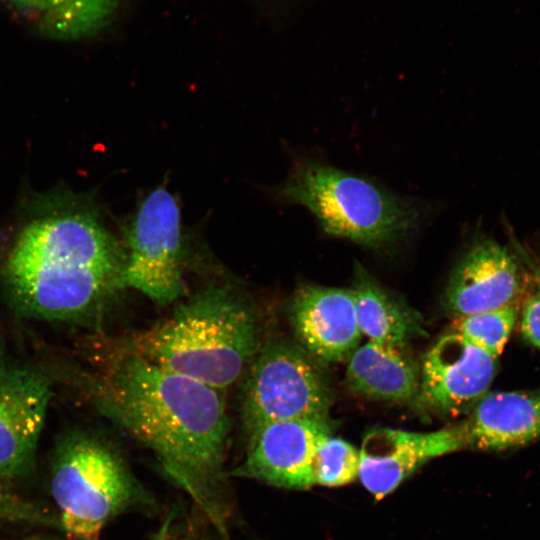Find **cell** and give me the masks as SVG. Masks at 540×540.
I'll return each mask as SVG.
<instances>
[{"label": "cell", "instance_id": "obj_1", "mask_svg": "<svg viewBox=\"0 0 540 540\" xmlns=\"http://www.w3.org/2000/svg\"><path fill=\"white\" fill-rule=\"evenodd\" d=\"M99 364L86 376L98 409L150 448L166 473L221 525L230 424L220 390L123 348Z\"/></svg>", "mask_w": 540, "mask_h": 540}, {"label": "cell", "instance_id": "obj_2", "mask_svg": "<svg viewBox=\"0 0 540 540\" xmlns=\"http://www.w3.org/2000/svg\"><path fill=\"white\" fill-rule=\"evenodd\" d=\"M125 250L87 202L54 205L28 221L5 260L8 297L23 313L70 320L98 308L120 280Z\"/></svg>", "mask_w": 540, "mask_h": 540}, {"label": "cell", "instance_id": "obj_3", "mask_svg": "<svg viewBox=\"0 0 540 540\" xmlns=\"http://www.w3.org/2000/svg\"><path fill=\"white\" fill-rule=\"evenodd\" d=\"M121 348L221 391L239 379L260 342L248 304L226 288L211 287Z\"/></svg>", "mask_w": 540, "mask_h": 540}, {"label": "cell", "instance_id": "obj_4", "mask_svg": "<svg viewBox=\"0 0 540 540\" xmlns=\"http://www.w3.org/2000/svg\"><path fill=\"white\" fill-rule=\"evenodd\" d=\"M275 196L307 208L326 234L375 250L410 236L426 214L413 199L313 159L298 161Z\"/></svg>", "mask_w": 540, "mask_h": 540}, {"label": "cell", "instance_id": "obj_5", "mask_svg": "<svg viewBox=\"0 0 540 540\" xmlns=\"http://www.w3.org/2000/svg\"><path fill=\"white\" fill-rule=\"evenodd\" d=\"M50 487L59 524L79 540H98L105 524L140 496L135 479L118 455L82 432L71 433L58 443Z\"/></svg>", "mask_w": 540, "mask_h": 540}, {"label": "cell", "instance_id": "obj_6", "mask_svg": "<svg viewBox=\"0 0 540 540\" xmlns=\"http://www.w3.org/2000/svg\"><path fill=\"white\" fill-rule=\"evenodd\" d=\"M315 360L284 340L259 348L243 393L242 417L249 433L277 421L328 418L332 393Z\"/></svg>", "mask_w": 540, "mask_h": 540}, {"label": "cell", "instance_id": "obj_7", "mask_svg": "<svg viewBox=\"0 0 540 540\" xmlns=\"http://www.w3.org/2000/svg\"><path fill=\"white\" fill-rule=\"evenodd\" d=\"M125 262L120 286L132 288L158 304L183 292L180 208L163 187L140 203L125 233Z\"/></svg>", "mask_w": 540, "mask_h": 540}, {"label": "cell", "instance_id": "obj_8", "mask_svg": "<svg viewBox=\"0 0 540 540\" xmlns=\"http://www.w3.org/2000/svg\"><path fill=\"white\" fill-rule=\"evenodd\" d=\"M49 400L48 378L0 347V477L6 481L32 468Z\"/></svg>", "mask_w": 540, "mask_h": 540}, {"label": "cell", "instance_id": "obj_9", "mask_svg": "<svg viewBox=\"0 0 540 540\" xmlns=\"http://www.w3.org/2000/svg\"><path fill=\"white\" fill-rule=\"evenodd\" d=\"M331 435L327 419L272 422L250 432L243 462L231 472L286 489L313 485V466L319 444Z\"/></svg>", "mask_w": 540, "mask_h": 540}, {"label": "cell", "instance_id": "obj_10", "mask_svg": "<svg viewBox=\"0 0 540 540\" xmlns=\"http://www.w3.org/2000/svg\"><path fill=\"white\" fill-rule=\"evenodd\" d=\"M496 369L497 358L456 332L446 334L423 359L419 401L438 414L459 415L487 393Z\"/></svg>", "mask_w": 540, "mask_h": 540}, {"label": "cell", "instance_id": "obj_11", "mask_svg": "<svg viewBox=\"0 0 540 540\" xmlns=\"http://www.w3.org/2000/svg\"><path fill=\"white\" fill-rule=\"evenodd\" d=\"M466 447L462 424L425 433L376 428L362 441L358 478L381 499L429 460Z\"/></svg>", "mask_w": 540, "mask_h": 540}, {"label": "cell", "instance_id": "obj_12", "mask_svg": "<svg viewBox=\"0 0 540 540\" xmlns=\"http://www.w3.org/2000/svg\"><path fill=\"white\" fill-rule=\"evenodd\" d=\"M524 284L522 267L497 241L477 238L453 268L444 307L455 318L514 304Z\"/></svg>", "mask_w": 540, "mask_h": 540}, {"label": "cell", "instance_id": "obj_13", "mask_svg": "<svg viewBox=\"0 0 540 540\" xmlns=\"http://www.w3.org/2000/svg\"><path fill=\"white\" fill-rule=\"evenodd\" d=\"M290 319L302 347L323 362L348 359L362 336L351 289L303 286L291 301Z\"/></svg>", "mask_w": 540, "mask_h": 540}, {"label": "cell", "instance_id": "obj_14", "mask_svg": "<svg viewBox=\"0 0 540 540\" xmlns=\"http://www.w3.org/2000/svg\"><path fill=\"white\" fill-rule=\"evenodd\" d=\"M468 447L503 451L540 439V391L486 393L462 423Z\"/></svg>", "mask_w": 540, "mask_h": 540}, {"label": "cell", "instance_id": "obj_15", "mask_svg": "<svg viewBox=\"0 0 540 540\" xmlns=\"http://www.w3.org/2000/svg\"><path fill=\"white\" fill-rule=\"evenodd\" d=\"M346 382L366 398L406 402L418 396L420 379L415 365L400 349L369 341L348 358Z\"/></svg>", "mask_w": 540, "mask_h": 540}, {"label": "cell", "instance_id": "obj_16", "mask_svg": "<svg viewBox=\"0 0 540 540\" xmlns=\"http://www.w3.org/2000/svg\"><path fill=\"white\" fill-rule=\"evenodd\" d=\"M351 289L359 329L370 341L400 349L425 334L417 313L379 286L360 265Z\"/></svg>", "mask_w": 540, "mask_h": 540}, {"label": "cell", "instance_id": "obj_17", "mask_svg": "<svg viewBox=\"0 0 540 540\" xmlns=\"http://www.w3.org/2000/svg\"><path fill=\"white\" fill-rule=\"evenodd\" d=\"M120 0H10L43 33L56 39L93 36L112 20Z\"/></svg>", "mask_w": 540, "mask_h": 540}, {"label": "cell", "instance_id": "obj_18", "mask_svg": "<svg viewBox=\"0 0 540 540\" xmlns=\"http://www.w3.org/2000/svg\"><path fill=\"white\" fill-rule=\"evenodd\" d=\"M518 318L515 304L483 311L454 321V332L498 359Z\"/></svg>", "mask_w": 540, "mask_h": 540}, {"label": "cell", "instance_id": "obj_19", "mask_svg": "<svg viewBox=\"0 0 540 540\" xmlns=\"http://www.w3.org/2000/svg\"><path fill=\"white\" fill-rule=\"evenodd\" d=\"M359 450L347 441L328 436L318 446L314 459V483L327 487L349 484L358 478Z\"/></svg>", "mask_w": 540, "mask_h": 540}, {"label": "cell", "instance_id": "obj_20", "mask_svg": "<svg viewBox=\"0 0 540 540\" xmlns=\"http://www.w3.org/2000/svg\"><path fill=\"white\" fill-rule=\"evenodd\" d=\"M8 483L0 477V523H55L51 515L18 496Z\"/></svg>", "mask_w": 540, "mask_h": 540}, {"label": "cell", "instance_id": "obj_21", "mask_svg": "<svg viewBox=\"0 0 540 540\" xmlns=\"http://www.w3.org/2000/svg\"><path fill=\"white\" fill-rule=\"evenodd\" d=\"M521 331L524 338L540 349V293L529 296L522 308Z\"/></svg>", "mask_w": 540, "mask_h": 540}, {"label": "cell", "instance_id": "obj_22", "mask_svg": "<svg viewBox=\"0 0 540 540\" xmlns=\"http://www.w3.org/2000/svg\"><path fill=\"white\" fill-rule=\"evenodd\" d=\"M168 527L169 521L164 523L156 537V540H168Z\"/></svg>", "mask_w": 540, "mask_h": 540}, {"label": "cell", "instance_id": "obj_23", "mask_svg": "<svg viewBox=\"0 0 540 540\" xmlns=\"http://www.w3.org/2000/svg\"><path fill=\"white\" fill-rule=\"evenodd\" d=\"M537 292L540 293V271L537 274Z\"/></svg>", "mask_w": 540, "mask_h": 540}, {"label": "cell", "instance_id": "obj_24", "mask_svg": "<svg viewBox=\"0 0 540 540\" xmlns=\"http://www.w3.org/2000/svg\"><path fill=\"white\" fill-rule=\"evenodd\" d=\"M24 540H36V539H34V538H31V539H24Z\"/></svg>", "mask_w": 540, "mask_h": 540}]
</instances>
